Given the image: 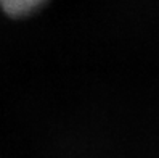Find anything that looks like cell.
Returning a JSON list of instances; mask_svg holds the SVG:
<instances>
[{"instance_id": "cell-1", "label": "cell", "mask_w": 159, "mask_h": 158, "mask_svg": "<svg viewBox=\"0 0 159 158\" xmlns=\"http://www.w3.org/2000/svg\"><path fill=\"white\" fill-rule=\"evenodd\" d=\"M45 0H0L2 10L10 16H26L35 12Z\"/></svg>"}]
</instances>
